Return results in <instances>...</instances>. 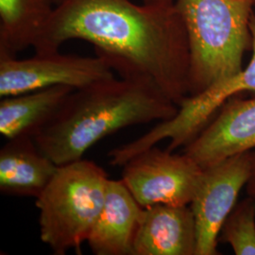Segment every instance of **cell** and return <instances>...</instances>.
I'll return each mask as SVG.
<instances>
[{"instance_id":"obj_17","label":"cell","mask_w":255,"mask_h":255,"mask_svg":"<svg viewBox=\"0 0 255 255\" xmlns=\"http://www.w3.org/2000/svg\"><path fill=\"white\" fill-rule=\"evenodd\" d=\"M142 2H145V3H169V2H175V0H142Z\"/></svg>"},{"instance_id":"obj_13","label":"cell","mask_w":255,"mask_h":255,"mask_svg":"<svg viewBox=\"0 0 255 255\" xmlns=\"http://www.w3.org/2000/svg\"><path fill=\"white\" fill-rule=\"evenodd\" d=\"M73 90L72 87L61 85L1 98L0 133L8 140L33 136Z\"/></svg>"},{"instance_id":"obj_2","label":"cell","mask_w":255,"mask_h":255,"mask_svg":"<svg viewBox=\"0 0 255 255\" xmlns=\"http://www.w3.org/2000/svg\"><path fill=\"white\" fill-rule=\"evenodd\" d=\"M179 106L150 79L124 75L75 89L33 139L57 165L82 159L122 128L171 119Z\"/></svg>"},{"instance_id":"obj_19","label":"cell","mask_w":255,"mask_h":255,"mask_svg":"<svg viewBox=\"0 0 255 255\" xmlns=\"http://www.w3.org/2000/svg\"><path fill=\"white\" fill-rule=\"evenodd\" d=\"M253 1H254V2H255V0H253Z\"/></svg>"},{"instance_id":"obj_12","label":"cell","mask_w":255,"mask_h":255,"mask_svg":"<svg viewBox=\"0 0 255 255\" xmlns=\"http://www.w3.org/2000/svg\"><path fill=\"white\" fill-rule=\"evenodd\" d=\"M58 166L39 148L33 137L10 139L0 150V191L36 200Z\"/></svg>"},{"instance_id":"obj_7","label":"cell","mask_w":255,"mask_h":255,"mask_svg":"<svg viewBox=\"0 0 255 255\" xmlns=\"http://www.w3.org/2000/svg\"><path fill=\"white\" fill-rule=\"evenodd\" d=\"M123 167L121 180L143 208L190 205L203 172L185 153L175 154L156 146L133 156Z\"/></svg>"},{"instance_id":"obj_14","label":"cell","mask_w":255,"mask_h":255,"mask_svg":"<svg viewBox=\"0 0 255 255\" xmlns=\"http://www.w3.org/2000/svg\"><path fill=\"white\" fill-rule=\"evenodd\" d=\"M53 0H0V57L33 47L54 7Z\"/></svg>"},{"instance_id":"obj_5","label":"cell","mask_w":255,"mask_h":255,"mask_svg":"<svg viewBox=\"0 0 255 255\" xmlns=\"http://www.w3.org/2000/svg\"><path fill=\"white\" fill-rule=\"evenodd\" d=\"M253 54L246 68L199 95L188 97L179 106L177 115L162 121L152 129L135 140L120 146L124 160L169 139L167 150L174 151L188 145L208 124L210 119L230 99L243 92H255V14L250 21Z\"/></svg>"},{"instance_id":"obj_10","label":"cell","mask_w":255,"mask_h":255,"mask_svg":"<svg viewBox=\"0 0 255 255\" xmlns=\"http://www.w3.org/2000/svg\"><path fill=\"white\" fill-rule=\"evenodd\" d=\"M197 229L190 205L143 208L132 255H196Z\"/></svg>"},{"instance_id":"obj_18","label":"cell","mask_w":255,"mask_h":255,"mask_svg":"<svg viewBox=\"0 0 255 255\" xmlns=\"http://www.w3.org/2000/svg\"><path fill=\"white\" fill-rule=\"evenodd\" d=\"M53 1H54V2H57V3H58V2H60L61 0H53Z\"/></svg>"},{"instance_id":"obj_15","label":"cell","mask_w":255,"mask_h":255,"mask_svg":"<svg viewBox=\"0 0 255 255\" xmlns=\"http://www.w3.org/2000/svg\"><path fill=\"white\" fill-rule=\"evenodd\" d=\"M235 255H255V201L248 197L237 202L225 220L219 237Z\"/></svg>"},{"instance_id":"obj_9","label":"cell","mask_w":255,"mask_h":255,"mask_svg":"<svg viewBox=\"0 0 255 255\" xmlns=\"http://www.w3.org/2000/svg\"><path fill=\"white\" fill-rule=\"evenodd\" d=\"M255 150V98H232L219 115L184 147L201 168L209 167L232 156Z\"/></svg>"},{"instance_id":"obj_1","label":"cell","mask_w":255,"mask_h":255,"mask_svg":"<svg viewBox=\"0 0 255 255\" xmlns=\"http://www.w3.org/2000/svg\"><path fill=\"white\" fill-rule=\"evenodd\" d=\"M70 40L90 43L119 76L150 79L178 106L189 97L188 36L175 2L61 0L33 49L60 51Z\"/></svg>"},{"instance_id":"obj_8","label":"cell","mask_w":255,"mask_h":255,"mask_svg":"<svg viewBox=\"0 0 255 255\" xmlns=\"http://www.w3.org/2000/svg\"><path fill=\"white\" fill-rule=\"evenodd\" d=\"M253 151L232 156L203 169L190 203L197 229L196 255H218L221 228L249 181Z\"/></svg>"},{"instance_id":"obj_4","label":"cell","mask_w":255,"mask_h":255,"mask_svg":"<svg viewBox=\"0 0 255 255\" xmlns=\"http://www.w3.org/2000/svg\"><path fill=\"white\" fill-rule=\"evenodd\" d=\"M108 175L100 165L79 160L59 165L36 199L41 241L56 255H82L105 201Z\"/></svg>"},{"instance_id":"obj_6","label":"cell","mask_w":255,"mask_h":255,"mask_svg":"<svg viewBox=\"0 0 255 255\" xmlns=\"http://www.w3.org/2000/svg\"><path fill=\"white\" fill-rule=\"evenodd\" d=\"M115 77L114 68L101 55L82 57L56 51L27 59L0 57V98L61 85L81 89Z\"/></svg>"},{"instance_id":"obj_16","label":"cell","mask_w":255,"mask_h":255,"mask_svg":"<svg viewBox=\"0 0 255 255\" xmlns=\"http://www.w3.org/2000/svg\"><path fill=\"white\" fill-rule=\"evenodd\" d=\"M247 192L249 197H251L255 201V150H253V163L252 170L246 184Z\"/></svg>"},{"instance_id":"obj_11","label":"cell","mask_w":255,"mask_h":255,"mask_svg":"<svg viewBox=\"0 0 255 255\" xmlns=\"http://www.w3.org/2000/svg\"><path fill=\"white\" fill-rule=\"evenodd\" d=\"M143 207L122 180H109L103 207L87 239L96 255H132Z\"/></svg>"},{"instance_id":"obj_3","label":"cell","mask_w":255,"mask_h":255,"mask_svg":"<svg viewBox=\"0 0 255 255\" xmlns=\"http://www.w3.org/2000/svg\"><path fill=\"white\" fill-rule=\"evenodd\" d=\"M189 45V97L225 82L243 69L252 48L253 0H175Z\"/></svg>"}]
</instances>
